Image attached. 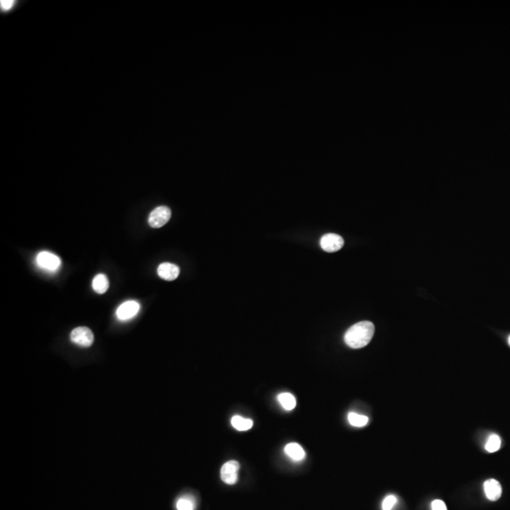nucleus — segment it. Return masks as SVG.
I'll use <instances>...</instances> for the list:
<instances>
[{
    "mask_svg": "<svg viewBox=\"0 0 510 510\" xmlns=\"http://www.w3.org/2000/svg\"><path fill=\"white\" fill-rule=\"evenodd\" d=\"M484 490L486 498L490 501H497L502 495V486L495 479L486 480L484 484Z\"/></svg>",
    "mask_w": 510,
    "mask_h": 510,
    "instance_id": "obj_9",
    "label": "nucleus"
},
{
    "mask_svg": "<svg viewBox=\"0 0 510 510\" xmlns=\"http://www.w3.org/2000/svg\"><path fill=\"white\" fill-rule=\"evenodd\" d=\"M36 263L42 270L52 272L56 271L59 269L60 260L57 255L51 252L42 251L38 254L36 258Z\"/></svg>",
    "mask_w": 510,
    "mask_h": 510,
    "instance_id": "obj_2",
    "label": "nucleus"
},
{
    "mask_svg": "<svg viewBox=\"0 0 510 510\" xmlns=\"http://www.w3.org/2000/svg\"><path fill=\"white\" fill-rule=\"evenodd\" d=\"M344 245V240L336 234H327L321 239V249L326 252H335Z\"/></svg>",
    "mask_w": 510,
    "mask_h": 510,
    "instance_id": "obj_6",
    "label": "nucleus"
},
{
    "mask_svg": "<svg viewBox=\"0 0 510 510\" xmlns=\"http://www.w3.org/2000/svg\"><path fill=\"white\" fill-rule=\"evenodd\" d=\"M278 401L281 403V405L285 408V410H292L296 406V399L295 397L288 392L281 393L278 396Z\"/></svg>",
    "mask_w": 510,
    "mask_h": 510,
    "instance_id": "obj_13",
    "label": "nucleus"
},
{
    "mask_svg": "<svg viewBox=\"0 0 510 510\" xmlns=\"http://www.w3.org/2000/svg\"><path fill=\"white\" fill-rule=\"evenodd\" d=\"M432 510H447L445 503L441 500H435L432 503Z\"/></svg>",
    "mask_w": 510,
    "mask_h": 510,
    "instance_id": "obj_19",
    "label": "nucleus"
},
{
    "mask_svg": "<svg viewBox=\"0 0 510 510\" xmlns=\"http://www.w3.org/2000/svg\"><path fill=\"white\" fill-rule=\"evenodd\" d=\"M240 465L236 460H231L225 463L220 471V477L222 481L228 485H235L238 480V472Z\"/></svg>",
    "mask_w": 510,
    "mask_h": 510,
    "instance_id": "obj_5",
    "label": "nucleus"
},
{
    "mask_svg": "<svg viewBox=\"0 0 510 510\" xmlns=\"http://www.w3.org/2000/svg\"><path fill=\"white\" fill-rule=\"evenodd\" d=\"M92 286L96 293L104 294L109 288V281H108L106 275H104V274L96 275L93 280Z\"/></svg>",
    "mask_w": 510,
    "mask_h": 510,
    "instance_id": "obj_11",
    "label": "nucleus"
},
{
    "mask_svg": "<svg viewBox=\"0 0 510 510\" xmlns=\"http://www.w3.org/2000/svg\"><path fill=\"white\" fill-rule=\"evenodd\" d=\"M158 275L166 281H174L180 275L178 266L171 263H163L158 267Z\"/></svg>",
    "mask_w": 510,
    "mask_h": 510,
    "instance_id": "obj_8",
    "label": "nucleus"
},
{
    "mask_svg": "<svg viewBox=\"0 0 510 510\" xmlns=\"http://www.w3.org/2000/svg\"><path fill=\"white\" fill-rule=\"evenodd\" d=\"M171 217V210L166 206L155 208L149 216V224L152 228H161L166 225Z\"/></svg>",
    "mask_w": 510,
    "mask_h": 510,
    "instance_id": "obj_4",
    "label": "nucleus"
},
{
    "mask_svg": "<svg viewBox=\"0 0 510 510\" xmlns=\"http://www.w3.org/2000/svg\"><path fill=\"white\" fill-rule=\"evenodd\" d=\"M374 330V325L370 321L357 322L345 333V343L353 349L363 348L372 339Z\"/></svg>",
    "mask_w": 510,
    "mask_h": 510,
    "instance_id": "obj_1",
    "label": "nucleus"
},
{
    "mask_svg": "<svg viewBox=\"0 0 510 510\" xmlns=\"http://www.w3.org/2000/svg\"><path fill=\"white\" fill-rule=\"evenodd\" d=\"M285 453L293 460L300 461L305 457V451L298 443H289L285 446Z\"/></svg>",
    "mask_w": 510,
    "mask_h": 510,
    "instance_id": "obj_10",
    "label": "nucleus"
},
{
    "mask_svg": "<svg viewBox=\"0 0 510 510\" xmlns=\"http://www.w3.org/2000/svg\"><path fill=\"white\" fill-rule=\"evenodd\" d=\"M509 344H510V335L509 336Z\"/></svg>",
    "mask_w": 510,
    "mask_h": 510,
    "instance_id": "obj_20",
    "label": "nucleus"
},
{
    "mask_svg": "<svg viewBox=\"0 0 510 510\" xmlns=\"http://www.w3.org/2000/svg\"><path fill=\"white\" fill-rule=\"evenodd\" d=\"M501 447V439L497 435H491L486 443V450L488 452H495Z\"/></svg>",
    "mask_w": 510,
    "mask_h": 510,
    "instance_id": "obj_16",
    "label": "nucleus"
},
{
    "mask_svg": "<svg viewBox=\"0 0 510 510\" xmlns=\"http://www.w3.org/2000/svg\"><path fill=\"white\" fill-rule=\"evenodd\" d=\"M70 339L81 347H90L94 342V334L87 327H78L72 331Z\"/></svg>",
    "mask_w": 510,
    "mask_h": 510,
    "instance_id": "obj_3",
    "label": "nucleus"
},
{
    "mask_svg": "<svg viewBox=\"0 0 510 510\" xmlns=\"http://www.w3.org/2000/svg\"><path fill=\"white\" fill-rule=\"evenodd\" d=\"M140 310V305L135 300H128L122 303L117 311L118 319L120 321H128L137 315Z\"/></svg>",
    "mask_w": 510,
    "mask_h": 510,
    "instance_id": "obj_7",
    "label": "nucleus"
},
{
    "mask_svg": "<svg viewBox=\"0 0 510 510\" xmlns=\"http://www.w3.org/2000/svg\"><path fill=\"white\" fill-rule=\"evenodd\" d=\"M232 425L238 431H247L252 427L253 421L249 419H244L240 416H234L232 420Z\"/></svg>",
    "mask_w": 510,
    "mask_h": 510,
    "instance_id": "obj_12",
    "label": "nucleus"
},
{
    "mask_svg": "<svg viewBox=\"0 0 510 510\" xmlns=\"http://www.w3.org/2000/svg\"><path fill=\"white\" fill-rule=\"evenodd\" d=\"M14 4H15V1H12V0H1L0 7H1L2 11L8 12V11L12 10Z\"/></svg>",
    "mask_w": 510,
    "mask_h": 510,
    "instance_id": "obj_18",
    "label": "nucleus"
},
{
    "mask_svg": "<svg viewBox=\"0 0 510 510\" xmlns=\"http://www.w3.org/2000/svg\"><path fill=\"white\" fill-rule=\"evenodd\" d=\"M348 420L350 424L355 427H363L368 424V418L367 416L359 415L357 413L351 412L348 415Z\"/></svg>",
    "mask_w": 510,
    "mask_h": 510,
    "instance_id": "obj_14",
    "label": "nucleus"
},
{
    "mask_svg": "<svg viewBox=\"0 0 510 510\" xmlns=\"http://www.w3.org/2000/svg\"><path fill=\"white\" fill-rule=\"evenodd\" d=\"M176 508H177V510H195L196 504H195L194 499L188 497V496H184V497L179 499L177 501Z\"/></svg>",
    "mask_w": 510,
    "mask_h": 510,
    "instance_id": "obj_15",
    "label": "nucleus"
},
{
    "mask_svg": "<svg viewBox=\"0 0 510 510\" xmlns=\"http://www.w3.org/2000/svg\"><path fill=\"white\" fill-rule=\"evenodd\" d=\"M396 503H397V498L394 495H389L383 501L382 509L383 510H391L394 508V506L396 505Z\"/></svg>",
    "mask_w": 510,
    "mask_h": 510,
    "instance_id": "obj_17",
    "label": "nucleus"
}]
</instances>
